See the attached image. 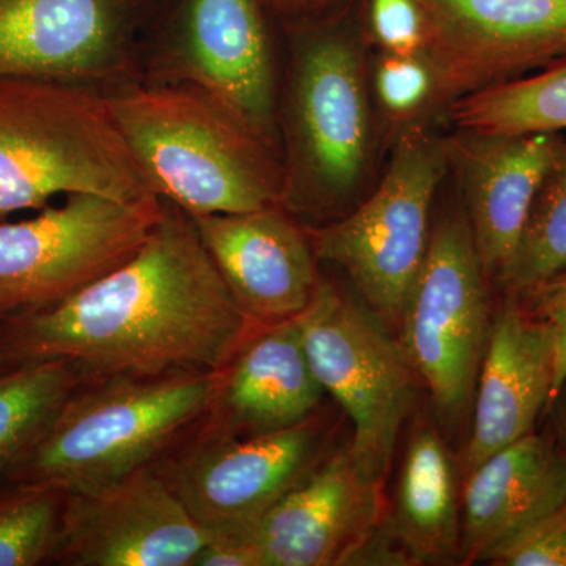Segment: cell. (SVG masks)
I'll use <instances>...</instances> for the list:
<instances>
[{"instance_id": "obj_1", "label": "cell", "mask_w": 566, "mask_h": 566, "mask_svg": "<svg viewBox=\"0 0 566 566\" xmlns=\"http://www.w3.org/2000/svg\"><path fill=\"white\" fill-rule=\"evenodd\" d=\"M163 203L128 262L54 307L0 323V368L69 359L102 379L226 367L256 324L230 296L191 216Z\"/></svg>"}, {"instance_id": "obj_2", "label": "cell", "mask_w": 566, "mask_h": 566, "mask_svg": "<svg viewBox=\"0 0 566 566\" xmlns=\"http://www.w3.org/2000/svg\"><path fill=\"white\" fill-rule=\"evenodd\" d=\"M292 29L279 96V205L305 227H322L363 202L374 174L379 142L367 59L371 46L359 2Z\"/></svg>"}, {"instance_id": "obj_3", "label": "cell", "mask_w": 566, "mask_h": 566, "mask_svg": "<svg viewBox=\"0 0 566 566\" xmlns=\"http://www.w3.org/2000/svg\"><path fill=\"white\" fill-rule=\"evenodd\" d=\"M112 111L147 188L189 216L279 203L282 153L202 88L122 84Z\"/></svg>"}, {"instance_id": "obj_4", "label": "cell", "mask_w": 566, "mask_h": 566, "mask_svg": "<svg viewBox=\"0 0 566 566\" xmlns=\"http://www.w3.org/2000/svg\"><path fill=\"white\" fill-rule=\"evenodd\" d=\"M71 193L120 202L155 196L134 161L109 93L54 77H0V222Z\"/></svg>"}, {"instance_id": "obj_5", "label": "cell", "mask_w": 566, "mask_h": 566, "mask_svg": "<svg viewBox=\"0 0 566 566\" xmlns=\"http://www.w3.org/2000/svg\"><path fill=\"white\" fill-rule=\"evenodd\" d=\"M219 371L88 379L62 406L9 482L85 491L151 468L207 415Z\"/></svg>"}, {"instance_id": "obj_6", "label": "cell", "mask_w": 566, "mask_h": 566, "mask_svg": "<svg viewBox=\"0 0 566 566\" xmlns=\"http://www.w3.org/2000/svg\"><path fill=\"white\" fill-rule=\"evenodd\" d=\"M428 123L397 133L381 181L352 212L307 227L318 262L340 268L395 335L430 244L436 192L450 170L446 137Z\"/></svg>"}, {"instance_id": "obj_7", "label": "cell", "mask_w": 566, "mask_h": 566, "mask_svg": "<svg viewBox=\"0 0 566 566\" xmlns=\"http://www.w3.org/2000/svg\"><path fill=\"white\" fill-rule=\"evenodd\" d=\"M495 300L463 208H449L431 227L397 329L436 420L447 430H455L472 411Z\"/></svg>"}, {"instance_id": "obj_8", "label": "cell", "mask_w": 566, "mask_h": 566, "mask_svg": "<svg viewBox=\"0 0 566 566\" xmlns=\"http://www.w3.org/2000/svg\"><path fill=\"white\" fill-rule=\"evenodd\" d=\"M297 319L312 371L352 423L354 455L387 480L401 430L423 389L403 346L359 296L323 275Z\"/></svg>"}, {"instance_id": "obj_9", "label": "cell", "mask_w": 566, "mask_h": 566, "mask_svg": "<svg viewBox=\"0 0 566 566\" xmlns=\"http://www.w3.org/2000/svg\"><path fill=\"white\" fill-rule=\"evenodd\" d=\"M345 419L323 406L294 427L253 438L196 424L151 469L210 538L255 539L260 520L344 438Z\"/></svg>"}, {"instance_id": "obj_10", "label": "cell", "mask_w": 566, "mask_h": 566, "mask_svg": "<svg viewBox=\"0 0 566 566\" xmlns=\"http://www.w3.org/2000/svg\"><path fill=\"white\" fill-rule=\"evenodd\" d=\"M148 196L120 202L71 193L61 207L20 222H0V323L63 303L139 251L161 219Z\"/></svg>"}, {"instance_id": "obj_11", "label": "cell", "mask_w": 566, "mask_h": 566, "mask_svg": "<svg viewBox=\"0 0 566 566\" xmlns=\"http://www.w3.org/2000/svg\"><path fill=\"white\" fill-rule=\"evenodd\" d=\"M431 117L472 93L566 59V0H419Z\"/></svg>"}, {"instance_id": "obj_12", "label": "cell", "mask_w": 566, "mask_h": 566, "mask_svg": "<svg viewBox=\"0 0 566 566\" xmlns=\"http://www.w3.org/2000/svg\"><path fill=\"white\" fill-rule=\"evenodd\" d=\"M210 534L151 468L66 491L52 565L192 566Z\"/></svg>"}, {"instance_id": "obj_13", "label": "cell", "mask_w": 566, "mask_h": 566, "mask_svg": "<svg viewBox=\"0 0 566 566\" xmlns=\"http://www.w3.org/2000/svg\"><path fill=\"white\" fill-rule=\"evenodd\" d=\"M386 510V480L365 469L344 436L256 524L263 566H354Z\"/></svg>"}, {"instance_id": "obj_14", "label": "cell", "mask_w": 566, "mask_h": 566, "mask_svg": "<svg viewBox=\"0 0 566 566\" xmlns=\"http://www.w3.org/2000/svg\"><path fill=\"white\" fill-rule=\"evenodd\" d=\"M230 296L256 326L300 318L322 282L307 227L279 203L191 216Z\"/></svg>"}, {"instance_id": "obj_15", "label": "cell", "mask_w": 566, "mask_h": 566, "mask_svg": "<svg viewBox=\"0 0 566 566\" xmlns=\"http://www.w3.org/2000/svg\"><path fill=\"white\" fill-rule=\"evenodd\" d=\"M161 74L158 81L202 88L281 150L273 52L259 0H192Z\"/></svg>"}, {"instance_id": "obj_16", "label": "cell", "mask_w": 566, "mask_h": 566, "mask_svg": "<svg viewBox=\"0 0 566 566\" xmlns=\"http://www.w3.org/2000/svg\"><path fill=\"white\" fill-rule=\"evenodd\" d=\"M128 0H0V77L120 84L132 70Z\"/></svg>"}, {"instance_id": "obj_17", "label": "cell", "mask_w": 566, "mask_h": 566, "mask_svg": "<svg viewBox=\"0 0 566 566\" xmlns=\"http://www.w3.org/2000/svg\"><path fill=\"white\" fill-rule=\"evenodd\" d=\"M556 338L520 294L497 292L493 326L472 401V424L461 450L465 475L488 457L534 433L553 397Z\"/></svg>"}, {"instance_id": "obj_18", "label": "cell", "mask_w": 566, "mask_h": 566, "mask_svg": "<svg viewBox=\"0 0 566 566\" xmlns=\"http://www.w3.org/2000/svg\"><path fill=\"white\" fill-rule=\"evenodd\" d=\"M558 133L486 134L455 129L446 137L463 210L491 283L515 251L536 188L564 144Z\"/></svg>"}, {"instance_id": "obj_19", "label": "cell", "mask_w": 566, "mask_h": 566, "mask_svg": "<svg viewBox=\"0 0 566 566\" xmlns=\"http://www.w3.org/2000/svg\"><path fill=\"white\" fill-rule=\"evenodd\" d=\"M324 397L300 319L260 324L219 371L210 409L197 427L230 438L275 433L314 416Z\"/></svg>"}, {"instance_id": "obj_20", "label": "cell", "mask_w": 566, "mask_h": 566, "mask_svg": "<svg viewBox=\"0 0 566 566\" xmlns=\"http://www.w3.org/2000/svg\"><path fill=\"white\" fill-rule=\"evenodd\" d=\"M566 501V452L547 431L517 439L463 475L461 565L535 526Z\"/></svg>"}, {"instance_id": "obj_21", "label": "cell", "mask_w": 566, "mask_h": 566, "mask_svg": "<svg viewBox=\"0 0 566 566\" xmlns=\"http://www.w3.org/2000/svg\"><path fill=\"white\" fill-rule=\"evenodd\" d=\"M460 458L430 416H417L398 468L385 528L411 566L461 565Z\"/></svg>"}, {"instance_id": "obj_22", "label": "cell", "mask_w": 566, "mask_h": 566, "mask_svg": "<svg viewBox=\"0 0 566 566\" xmlns=\"http://www.w3.org/2000/svg\"><path fill=\"white\" fill-rule=\"evenodd\" d=\"M85 381L80 365L69 359L0 368V486Z\"/></svg>"}, {"instance_id": "obj_23", "label": "cell", "mask_w": 566, "mask_h": 566, "mask_svg": "<svg viewBox=\"0 0 566 566\" xmlns=\"http://www.w3.org/2000/svg\"><path fill=\"white\" fill-rule=\"evenodd\" d=\"M455 129L486 134L560 133L566 129V59L532 76L472 93L447 107Z\"/></svg>"}, {"instance_id": "obj_24", "label": "cell", "mask_w": 566, "mask_h": 566, "mask_svg": "<svg viewBox=\"0 0 566 566\" xmlns=\"http://www.w3.org/2000/svg\"><path fill=\"white\" fill-rule=\"evenodd\" d=\"M566 271V140L543 175L495 292H524Z\"/></svg>"}, {"instance_id": "obj_25", "label": "cell", "mask_w": 566, "mask_h": 566, "mask_svg": "<svg viewBox=\"0 0 566 566\" xmlns=\"http://www.w3.org/2000/svg\"><path fill=\"white\" fill-rule=\"evenodd\" d=\"M65 499L66 490L52 483L0 486V566L52 565Z\"/></svg>"}, {"instance_id": "obj_26", "label": "cell", "mask_w": 566, "mask_h": 566, "mask_svg": "<svg viewBox=\"0 0 566 566\" xmlns=\"http://www.w3.org/2000/svg\"><path fill=\"white\" fill-rule=\"evenodd\" d=\"M371 88L395 136L411 123L430 122L434 77L422 54L379 52L371 71Z\"/></svg>"}, {"instance_id": "obj_27", "label": "cell", "mask_w": 566, "mask_h": 566, "mask_svg": "<svg viewBox=\"0 0 566 566\" xmlns=\"http://www.w3.org/2000/svg\"><path fill=\"white\" fill-rule=\"evenodd\" d=\"M359 13L365 36L376 51L422 54L424 17L419 0H359Z\"/></svg>"}, {"instance_id": "obj_28", "label": "cell", "mask_w": 566, "mask_h": 566, "mask_svg": "<svg viewBox=\"0 0 566 566\" xmlns=\"http://www.w3.org/2000/svg\"><path fill=\"white\" fill-rule=\"evenodd\" d=\"M483 564L566 566V501L535 526L493 551Z\"/></svg>"}, {"instance_id": "obj_29", "label": "cell", "mask_w": 566, "mask_h": 566, "mask_svg": "<svg viewBox=\"0 0 566 566\" xmlns=\"http://www.w3.org/2000/svg\"><path fill=\"white\" fill-rule=\"evenodd\" d=\"M517 294L531 314L549 324L556 338L554 395L566 378V271Z\"/></svg>"}, {"instance_id": "obj_30", "label": "cell", "mask_w": 566, "mask_h": 566, "mask_svg": "<svg viewBox=\"0 0 566 566\" xmlns=\"http://www.w3.org/2000/svg\"><path fill=\"white\" fill-rule=\"evenodd\" d=\"M192 566H263V562L255 539L212 536Z\"/></svg>"}, {"instance_id": "obj_31", "label": "cell", "mask_w": 566, "mask_h": 566, "mask_svg": "<svg viewBox=\"0 0 566 566\" xmlns=\"http://www.w3.org/2000/svg\"><path fill=\"white\" fill-rule=\"evenodd\" d=\"M277 13L292 21V25L322 20L352 7L359 0H264Z\"/></svg>"}, {"instance_id": "obj_32", "label": "cell", "mask_w": 566, "mask_h": 566, "mask_svg": "<svg viewBox=\"0 0 566 566\" xmlns=\"http://www.w3.org/2000/svg\"><path fill=\"white\" fill-rule=\"evenodd\" d=\"M543 420L546 422L547 433L553 436L554 441L566 452V378L551 397Z\"/></svg>"}]
</instances>
